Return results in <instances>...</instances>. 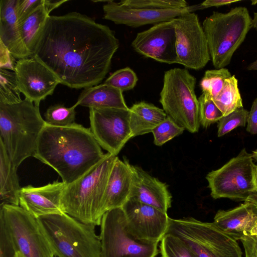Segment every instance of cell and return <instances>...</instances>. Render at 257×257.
<instances>
[{"label": "cell", "mask_w": 257, "mask_h": 257, "mask_svg": "<svg viewBox=\"0 0 257 257\" xmlns=\"http://www.w3.org/2000/svg\"><path fill=\"white\" fill-rule=\"evenodd\" d=\"M118 47L119 41L109 27L85 15L71 12L49 16L32 56L61 84L86 88L104 79Z\"/></svg>", "instance_id": "6da1fadb"}, {"label": "cell", "mask_w": 257, "mask_h": 257, "mask_svg": "<svg viewBox=\"0 0 257 257\" xmlns=\"http://www.w3.org/2000/svg\"><path fill=\"white\" fill-rule=\"evenodd\" d=\"M90 128L74 122L65 126L46 124L34 157L53 168L66 185L78 179L104 157Z\"/></svg>", "instance_id": "7a4b0ae2"}, {"label": "cell", "mask_w": 257, "mask_h": 257, "mask_svg": "<svg viewBox=\"0 0 257 257\" xmlns=\"http://www.w3.org/2000/svg\"><path fill=\"white\" fill-rule=\"evenodd\" d=\"M46 124L39 106L27 98L13 104L0 102V142L17 168L34 156Z\"/></svg>", "instance_id": "3957f363"}, {"label": "cell", "mask_w": 257, "mask_h": 257, "mask_svg": "<svg viewBox=\"0 0 257 257\" xmlns=\"http://www.w3.org/2000/svg\"><path fill=\"white\" fill-rule=\"evenodd\" d=\"M117 156L108 153L87 173L66 185L61 198L63 212L77 220L100 225L102 201L109 176Z\"/></svg>", "instance_id": "277c9868"}, {"label": "cell", "mask_w": 257, "mask_h": 257, "mask_svg": "<svg viewBox=\"0 0 257 257\" xmlns=\"http://www.w3.org/2000/svg\"><path fill=\"white\" fill-rule=\"evenodd\" d=\"M55 256L101 257V242L95 225L63 213L38 218Z\"/></svg>", "instance_id": "5b68a950"}, {"label": "cell", "mask_w": 257, "mask_h": 257, "mask_svg": "<svg viewBox=\"0 0 257 257\" xmlns=\"http://www.w3.org/2000/svg\"><path fill=\"white\" fill-rule=\"evenodd\" d=\"M213 66L217 69L229 64L235 51L252 27L246 8L237 7L226 13L213 12L203 22Z\"/></svg>", "instance_id": "8992f818"}, {"label": "cell", "mask_w": 257, "mask_h": 257, "mask_svg": "<svg viewBox=\"0 0 257 257\" xmlns=\"http://www.w3.org/2000/svg\"><path fill=\"white\" fill-rule=\"evenodd\" d=\"M166 233L180 239L195 257H242L236 240L213 222H202L191 217L169 218Z\"/></svg>", "instance_id": "52a82bcc"}, {"label": "cell", "mask_w": 257, "mask_h": 257, "mask_svg": "<svg viewBox=\"0 0 257 257\" xmlns=\"http://www.w3.org/2000/svg\"><path fill=\"white\" fill-rule=\"evenodd\" d=\"M196 78L186 69L175 68L164 73L160 102L167 116L191 133L200 126Z\"/></svg>", "instance_id": "ba28073f"}, {"label": "cell", "mask_w": 257, "mask_h": 257, "mask_svg": "<svg viewBox=\"0 0 257 257\" xmlns=\"http://www.w3.org/2000/svg\"><path fill=\"white\" fill-rule=\"evenodd\" d=\"M256 169L252 155L242 149L237 156L206 175L211 197L245 201L257 188Z\"/></svg>", "instance_id": "9c48e42d"}, {"label": "cell", "mask_w": 257, "mask_h": 257, "mask_svg": "<svg viewBox=\"0 0 257 257\" xmlns=\"http://www.w3.org/2000/svg\"><path fill=\"white\" fill-rule=\"evenodd\" d=\"M101 257H156L158 243L134 237L127 230L121 207L106 212L100 223Z\"/></svg>", "instance_id": "30bf717a"}, {"label": "cell", "mask_w": 257, "mask_h": 257, "mask_svg": "<svg viewBox=\"0 0 257 257\" xmlns=\"http://www.w3.org/2000/svg\"><path fill=\"white\" fill-rule=\"evenodd\" d=\"M0 216L24 257H55L38 219L23 208L1 204Z\"/></svg>", "instance_id": "8fae6325"}, {"label": "cell", "mask_w": 257, "mask_h": 257, "mask_svg": "<svg viewBox=\"0 0 257 257\" xmlns=\"http://www.w3.org/2000/svg\"><path fill=\"white\" fill-rule=\"evenodd\" d=\"M178 64L200 70L210 60L208 43L197 15L187 13L173 20Z\"/></svg>", "instance_id": "7c38bea8"}, {"label": "cell", "mask_w": 257, "mask_h": 257, "mask_svg": "<svg viewBox=\"0 0 257 257\" xmlns=\"http://www.w3.org/2000/svg\"><path fill=\"white\" fill-rule=\"evenodd\" d=\"M130 109L89 108L90 130L100 146L115 156L132 138Z\"/></svg>", "instance_id": "4fadbf2b"}, {"label": "cell", "mask_w": 257, "mask_h": 257, "mask_svg": "<svg viewBox=\"0 0 257 257\" xmlns=\"http://www.w3.org/2000/svg\"><path fill=\"white\" fill-rule=\"evenodd\" d=\"M121 208L127 229L134 237L147 242L161 241L169 225L167 213L132 198Z\"/></svg>", "instance_id": "5bb4252c"}, {"label": "cell", "mask_w": 257, "mask_h": 257, "mask_svg": "<svg viewBox=\"0 0 257 257\" xmlns=\"http://www.w3.org/2000/svg\"><path fill=\"white\" fill-rule=\"evenodd\" d=\"M15 64L14 72L21 92L37 106L61 83L57 76L35 56L19 59Z\"/></svg>", "instance_id": "9a60e30c"}, {"label": "cell", "mask_w": 257, "mask_h": 257, "mask_svg": "<svg viewBox=\"0 0 257 257\" xmlns=\"http://www.w3.org/2000/svg\"><path fill=\"white\" fill-rule=\"evenodd\" d=\"M176 43L175 26L171 20L155 24L138 33L132 46L146 57L171 64L178 63Z\"/></svg>", "instance_id": "2e32d148"}, {"label": "cell", "mask_w": 257, "mask_h": 257, "mask_svg": "<svg viewBox=\"0 0 257 257\" xmlns=\"http://www.w3.org/2000/svg\"><path fill=\"white\" fill-rule=\"evenodd\" d=\"M203 9L201 4L178 10L135 9L112 1H107L103 6L104 19L111 21L115 24L125 25L133 28L171 21L186 13Z\"/></svg>", "instance_id": "e0dca14e"}, {"label": "cell", "mask_w": 257, "mask_h": 257, "mask_svg": "<svg viewBox=\"0 0 257 257\" xmlns=\"http://www.w3.org/2000/svg\"><path fill=\"white\" fill-rule=\"evenodd\" d=\"M66 184L54 181L46 185L22 187L19 205L36 218L64 213L61 207V198Z\"/></svg>", "instance_id": "ac0fdd59"}, {"label": "cell", "mask_w": 257, "mask_h": 257, "mask_svg": "<svg viewBox=\"0 0 257 257\" xmlns=\"http://www.w3.org/2000/svg\"><path fill=\"white\" fill-rule=\"evenodd\" d=\"M133 183L130 198L167 213L171 207L172 195L167 185L141 168L131 164Z\"/></svg>", "instance_id": "d6986e66"}, {"label": "cell", "mask_w": 257, "mask_h": 257, "mask_svg": "<svg viewBox=\"0 0 257 257\" xmlns=\"http://www.w3.org/2000/svg\"><path fill=\"white\" fill-rule=\"evenodd\" d=\"M133 183L131 164L126 159H116L108 179L102 201V213L121 207L129 200Z\"/></svg>", "instance_id": "ffe728a7"}, {"label": "cell", "mask_w": 257, "mask_h": 257, "mask_svg": "<svg viewBox=\"0 0 257 257\" xmlns=\"http://www.w3.org/2000/svg\"><path fill=\"white\" fill-rule=\"evenodd\" d=\"M228 210H219L213 223L221 230L236 241L247 235L257 222V207L248 201Z\"/></svg>", "instance_id": "44dd1931"}, {"label": "cell", "mask_w": 257, "mask_h": 257, "mask_svg": "<svg viewBox=\"0 0 257 257\" xmlns=\"http://www.w3.org/2000/svg\"><path fill=\"white\" fill-rule=\"evenodd\" d=\"M18 0L0 1V41L15 58L18 59L31 55L21 37L17 15Z\"/></svg>", "instance_id": "7402d4cb"}, {"label": "cell", "mask_w": 257, "mask_h": 257, "mask_svg": "<svg viewBox=\"0 0 257 257\" xmlns=\"http://www.w3.org/2000/svg\"><path fill=\"white\" fill-rule=\"evenodd\" d=\"M75 104L77 106L89 108L129 109L125 102L122 92L104 83L84 88Z\"/></svg>", "instance_id": "603a6c76"}, {"label": "cell", "mask_w": 257, "mask_h": 257, "mask_svg": "<svg viewBox=\"0 0 257 257\" xmlns=\"http://www.w3.org/2000/svg\"><path fill=\"white\" fill-rule=\"evenodd\" d=\"M129 109L133 138L152 133L167 117L163 109L145 101L135 103Z\"/></svg>", "instance_id": "cb8c5ba5"}, {"label": "cell", "mask_w": 257, "mask_h": 257, "mask_svg": "<svg viewBox=\"0 0 257 257\" xmlns=\"http://www.w3.org/2000/svg\"><path fill=\"white\" fill-rule=\"evenodd\" d=\"M17 168L10 160L6 149L0 142V199L1 204L19 205L21 189Z\"/></svg>", "instance_id": "d4e9b609"}, {"label": "cell", "mask_w": 257, "mask_h": 257, "mask_svg": "<svg viewBox=\"0 0 257 257\" xmlns=\"http://www.w3.org/2000/svg\"><path fill=\"white\" fill-rule=\"evenodd\" d=\"M49 14L44 3L19 24L22 39L31 56Z\"/></svg>", "instance_id": "484cf974"}, {"label": "cell", "mask_w": 257, "mask_h": 257, "mask_svg": "<svg viewBox=\"0 0 257 257\" xmlns=\"http://www.w3.org/2000/svg\"><path fill=\"white\" fill-rule=\"evenodd\" d=\"M212 100L223 116L243 107L242 98L238 87V81L235 75L226 80L221 91Z\"/></svg>", "instance_id": "4316f807"}, {"label": "cell", "mask_w": 257, "mask_h": 257, "mask_svg": "<svg viewBox=\"0 0 257 257\" xmlns=\"http://www.w3.org/2000/svg\"><path fill=\"white\" fill-rule=\"evenodd\" d=\"M19 89L15 72L0 68V102L13 104L21 102Z\"/></svg>", "instance_id": "83f0119b"}, {"label": "cell", "mask_w": 257, "mask_h": 257, "mask_svg": "<svg viewBox=\"0 0 257 257\" xmlns=\"http://www.w3.org/2000/svg\"><path fill=\"white\" fill-rule=\"evenodd\" d=\"M231 76L225 68L206 71L200 83L202 92L209 94L212 99L215 98L222 90L226 80Z\"/></svg>", "instance_id": "f1b7e54d"}, {"label": "cell", "mask_w": 257, "mask_h": 257, "mask_svg": "<svg viewBox=\"0 0 257 257\" xmlns=\"http://www.w3.org/2000/svg\"><path fill=\"white\" fill-rule=\"evenodd\" d=\"M77 106L75 104L70 107H66L60 104L51 105L44 114L46 122L56 126H65L74 122Z\"/></svg>", "instance_id": "f546056e"}, {"label": "cell", "mask_w": 257, "mask_h": 257, "mask_svg": "<svg viewBox=\"0 0 257 257\" xmlns=\"http://www.w3.org/2000/svg\"><path fill=\"white\" fill-rule=\"evenodd\" d=\"M119 3L129 8L154 10H178L188 7L184 0H124Z\"/></svg>", "instance_id": "4dcf8cb0"}, {"label": "cell", "mask_w": 257, "mask_h": 257, "mask_svg": "<svg viewBox=\"0 0 257 257\" xmlns=\"http://www.w3.org/2000/svg\"><path fill=\"white\" fill-rule=\"evenodd\" d=\"M199 121L204 128L219 121L223 115L216 105L210 96L202 92L198 98Z\"/></svg>", "instance_id": "1f68e13d"}, {"label": "cell", "mask_w": 257, "mask_h": 257, "mask_svg": "<svg viewBox=\"0 0 257 257\" xmlns=\"http://www.w3.org/2000/svg\"><path fill=\"white\" fill-rule=\"evenodd\" d=\"M160 242L162 257H195L180 239L172 234L166 233Z\"/></svg>", "instance_id": "d6a6232c"}, {"label": "cell", "mask_w": 257, "mask_h": 257, "mask_svg": "<svg viewBox=\"0 0 257 257\" xmlns=\"http://www.w3.org/2000/svg\"><path fill=\"white\" fill-rule=\"evenodd\" d=\"M184 130V128L177 125L167 116L152 131L154 143L157 146H161L174 138L181 135Z\"/></svg>", "instance_id": "836d02e7"}, {"label": "cell", "mask_w": 257, "mask_h": 257, "mask_svg": "<svg viewBox=\"0 0 257 257\" xmlns=\"http://www.w3.org/2000/svg\"><path fill=\"white\" fill-rule=\"evenodd\" d=\"M249 112L243 107L223 116L218 121L217 136L222 137L238 126H245Z\"/></svg>", "instance_id": "e575fe53"}, {"label": "cell", "mask_w": 257, "mask_h": 257, "mask_svg": "<svg viewBox=\"0 0 257 257\" xmlns=\"http://www.w3.org/2000/svg\"><path fill=\"white\" fill-rule=\"evenodd\" d=\"M138 80L136 73L131 68L125 67L113 73L106 79L104 83L115 87L123 92L133 89Z\"/></svg>", "instance_id": "d590c367"}, {"label": "cell", "mask_w": 257, "mask_h": 257, "mask_svg": "<svg viewBox=\"0 0 257 257\" xmlns=\"http://www.w3.org/2000/svg\"><path fill=\"white\" fill-rule=\"evenodd\" d=\"M18 251L6 223L0 216V257H15Z\"/></svg>", "instance_id": "8d00e7d4"}, {"label": "cell", "mask_w": 257, "mask_h": 257, "mask_svg": "<svg viewBox=\"0 0 257 257\" xmlns=\"http://www.w3.org/2000/svg\"><path fill=\"white\" fill-rule=\"evenodd\" d=\"M44 2L45 0H18L16 9L18 24L43 5Z\"/></svg>", "instance_id": "74e56055"}, {"label": "cell", "mask_w": 257, "mask_h": 257, "mask_svg": "<svg viewBox=\"0 0 257 257\" xmlns=\"http://www.w3.org/2000/svg\"><path fill=\"white\" fill-rule=\"evenodd\" d=\"M245 257H257V235H245L240 239Z\"/></svg>", "instance_id": "f35d334b"}, {"label": "cell", "mask_w": 257, "mask_h": 257, "mask_svg": "<svg viewBox=\"0 0 257 257\" xmlns=\"http://www.w3.org/2000/svg\"><path fill=\"white\" fill-rule=\"evenodd\" d=\"M246 131L252 135H257V97L253 100L249 112Z\"/></svg>", "instance_id": "ab89813d"}, {"label": "cell", "mask_w": 257, "mask_h": 257, "mask_svg": "<svg viewBox=\"0 0 257 257\" xmlns=\"http://www.w3.org/2000/svg\"><path fill=\"white\" fill-rule=\"evenodd\" d=\"M238 0H206L201 3L203 7L206 9L212 7H219L224 5H230L232 3L238 2Z\"/></svg>", "instance_id": "60d3db41"}, {"label": "cell", "mask_w": 257, "mask_h": 257, "mask_svg": "<svg viewBox=\"0 0 257 257\" xmlns=\"http://www.w3.org/2000/svg\"><path fill=\"white\" fill-rule=\"evenodd\" d=\"M67 0L59 1H52L50 0H45L44 5L45 7L50 14V12L55 8H58L64 3L67 2Z\"/></svg>", "instance_id": "b9f144b4"}, {"label": "cell", "mask_w": 257, "mask_h": 257, "mask_svg": "<svg viewBox=\"0 0 257 257\" xmlns=\"http://www.w3.org/2000/svg\"><path fill=\"white\" fill-rule=\"evenodd\" d=\"M245 201L252 203L257 207V188L250 193Z\"/></svg>", "instance_id": "7bdbcfd3"}, {"label": "cell", "mask_w": 257, "mask_h": 257, "mask_svg": "<svg viewBox=\"0 0 257 257\" xmlns=\"http://www.w3.org/2000/svg\"><path fill=\"white\" fill-rule=\"evenodd\" d=\"M247 235H257V222L249 231Z\"/></svg>", "instance_id": "ee69618b"}, {"label": "cell", "mask_w": 257, "mask_h": 257, "mask_svg": "<svg viewBox=\"0 0 257 257\" xmlns=\"http://www.w3.org/2000/svg\"><path fill=\"white\" fill-rule=\"evenodd\" d=\"M252 27L257 31V12L253 14V18L252 19Z\"/></svg>", "instance_id": "f6af8a7d"}, {"label": "cell", "mask_w": 257, "mask_h": 257, "mask_svg": "<svg viewBox=\"0 0 257 257\" xmlns=\"http://www.w3.org/2000/svg\"><path fill=\"white\" fill-rule=\"evenodd\" d=\"M249 70H257V60L250 64L247 67Z\"/></svg>", "instance_id": "bcb514c9"}, {"label": "cell", "mask_w": 257, "mask_h": 257, "mask_svg": "<svg viewBox=\"0 0 257 257\" xmlns=\"http://www.w3.org/2000/svg\"><path fill=\"white\" fill-rule=\"evenodd\" d=\"M252 156L253 159H254L257 161V149L252 151Z\"/></svg>", "instance_id": "7dc6e473"}, {"label": "cell", "mask_w": 257, "mask_h": 257, "mask_svg": "<svg viewBox=\"0 0 257 257\" xmlns=\"http://www.w3.org/2000/svg\"><path fill=\"white\" fill-rule=\"evenodd\" d=\"M15 257H24L20 252L18 251Z\"/></svg>", "instance_id": "c3c4849f"}, {"label": "cell", "mask_w": 257, "mask_h": 257, "mask_svg": "<svg viewBox=\"0 0 257 257\" xmlns=\"http://www.w3.org/2000/svg\"><path fill=\"white\" fill-rule=\"evenodd\" d=\"M255 184L257 187V165H256V173H255Z\"/></svg>", "instance_id": "681fc988"}, {"label": "cell", "mask_w": 257, "mask_h": 257, "mask_svg": "<svg viewBox=\"0 0 257 257\" xmlns=\"http://www.w3.org/2000/svg\"><path fill=\"white\" fill-rule=\"evenodd\" d=\"M257 4V1H252L251 5H254Z\"/></svg>", "instance_id": "f907efd6"}]
</instances>
